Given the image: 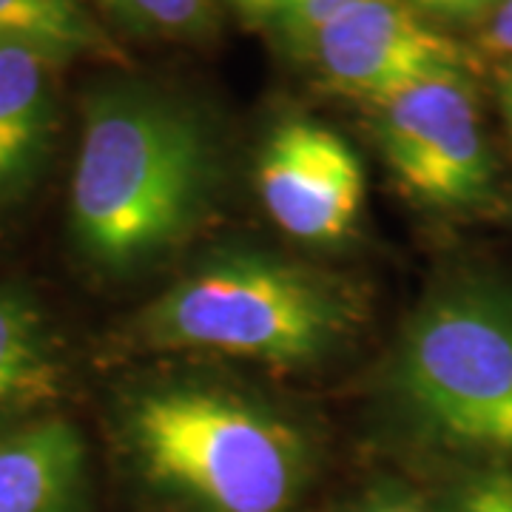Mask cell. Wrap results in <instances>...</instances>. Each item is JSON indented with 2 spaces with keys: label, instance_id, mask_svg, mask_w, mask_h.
Listing matches in <instances>:
<instances>
[{
  "label": "cell",
  "instance_id": "1",
  "mask_svg": "<svg viewBox=\"0 0 512 512\" xmlns=\"http://www.w3.org/2000/svg\"><path fill=\"white\" fill-rule=\"evenodd\" d=\"M217 180V151L197 111L140 83L86 100L72 174V231L94 265L128 271L180 245Z\"/></svg>",
  "mask_w": 512,
  "mask_h": 512
},
{
  "label": "cell",
  "instance_id": "2",
  "mask_svg": "<svg viewBox=\"0 0 512 512\" xmlns=\"http://www.w3.org/2000/svg\"><path fill=\"white\" fill-rule=\"evenodd\" d=\"M128 430L148 478L205 512H288L308 473L305 444L288 421L222 390L146 393Z\"/></svg>",
  "mask_w": 512,
  "mask_h": 512
},
{
  "label": "cell",
  "instance_id": "3",
  "mask_svg": "<svg viewBox=\"0 0 512 512\" xmlns=\"http://www.w3.org/2000/svg\"><path fill=\"white\" fill-rule=\"evenodd\" d=\"M348 328L345 299L311 271L268 256H220L174 282L140 319L154 348L271 365L328 353Z\"/></svg>",
  "mask_w": 512,
  "mask_h": 512
},
{
  "label": "cell",
  "instance_id": "4",
  "mask_svg": "<svg viewBox=\"0 0 512 512\" xmlns=\"http://www.w3.org/2000/svg\"><path fill=\"white\" fill-rule=\"evenodd\" d=\"M404 396L456 444L512 453V316L481 291L427 302L402 348Z\"/></svg>",
  "mask_w": 512,
  "mask_h": 512
},
{
  "label": "cell",
  "instance_id": "5",
  "mask_svg": "<svg viewBox=\"0 0 512 512\" xmlns=\"http://www.w3.org/2000/svg\"><path fill=\"white\" fill-rule=\"evenodd\" d=\"M379 140L390 171L419 200L464 205L490 188V151L467 72L421 80L379 103Z\"/></svg>",
  "mask_w": 512,
  "mask_h": 512
},
{
  "label": "cell",
  "instance_id": "6",
  "mask_svg": "<svg viewBox=\"0 0 512 512\" xmlns=\"http://www.w3.org/2000/svg\"><path fill=\"white\" fill-rule=\"evenodd\" d=\"M308 49L330 89L376 106L421 80L467 72V52L410 0H350Z\"/></svg>",
  "mask_w": 512,
  "mask_h": 512
},
{
  "label": "cell",
  "instance_id": "7",
  "mask_svg": "<svg viewBox=\"0 0 512 512\" xmlns=\"http://www.w3.org/2000/svg\"><path fill=\"white\" fill-rule=\"evenodd\" d=\"M256 188L268 217L288 237L339 242L362 211L365 171L336 131L288 120L262 148Z\"/></svg>",
  "mask_w": 512,
  "mask_h": 512
},
{
  "label": "cell",
  "instance_id": "8",
  "mask_svg": "<svg viewBox=\"0 0 512 512\" xmlns=\"http://www.w3.org/2000/svg\"><path fill=\"white\" fill-rule=\"evenodd\" d=\"M86 444L63 419L26 424L0 439V512H77Z\"/></svg>",
  "mask_w": 512,
  "mask_h": 512
},
{
  "label": "cell",
  "instance_id": "9",
  "mask_svg": "<svg viewBox=\"0 0 512 512\" xmlns=\"http://www.w3.org/2000/svg\"><path fill=\"white\" fill-rule=\"evenodd\" d=\"M55 60L0 43V197L18 188L43 154L52 123Z\"/></svg>",
  "mask_w": 512,
  "mask_h": 512
},
{
  "label": "cell",
  "instance_id": "10",
  "mask_svg": "<svg viewBox=\"0 0 512 512\" xmlns=\"http://www.w3.org/2000/svg\"><path fill=\"white\" fill-rule=\"evenodd\" d=\"M60 362L46 316L12 288H0V413L57 393Z\"/></svg>",
  "mask_w": 512,
  "mask_h": 512
},
{
  "label": "cell",
  "instance_id": "11",
  "mask_svg": "<svg viewBox=\"0 0 512 512\" xmlns=\"http://www.w3.org/2000/svg\"><path fill=\"white\" fill-rule=\"evenodd\" d=\"M0 43L35 49L55 63L109 52V40L80 0H0Z\"/></svg>",
  "mask_w": 512,
  "mask_h": 512
},
{
  "label": "cell",
  "instance_id": "12",
  "mask_svg": "<svg viewBox=\"0 0 512 512\" xmlns=\"http://www.w3.org/2000/svg\"><path fill=\"white\" fill-rule=\"evenodd\" d=\"M111 12L131 29L151 37L188 40L202 37L214 26L211 0H106Z\"/></svg>",
  "mask_w": 512,
  "mask_h": 512
},
{
  "label": "cell",
  "instance_id": "13",
  "mask_svg": "<svg viewBox=\"0 0 512 512\" xmlns=\"http://www.w3.org/2000/svg\"><path fill=\"white\" fill-rule=\"evenodd\" d=\"M348 3L350 0H276L274 18L293 46H311L319 29Z\"/></svg>",
  "mask_w": 512,
  "mask_h": 512
},
{
  "label": "cell",
  "instance_id": "14",
  "mask_svg": "<svg viewBox=\"0 0 512 512\" xmlns=\"http://www.w3.org/2000/svg\"><path fill=\"white\" fill-rule=\"evenodd\" d=\"M458 512H512L510 473H481L458 493Z\"/></svg>",
  "mask_w": 512,
  "mask_h": 512
},
{
  "label": "cell",
  "instance_id": "15",
  "mask_svg": "<svg viewBox=\"0 0 512 512\" xmlns=\"http://www.w3.org/2000/svg\"><path fill=\"white\" fill-rule=\"evenodd\" d=\"M419 12H430L439 18H456L470 20L481 15H493V9L501 0H410Z\"/></svg>",
  "mask_w": 512,
  "mask_h": 512
},
{
  "label": "cell",
  "instance_id": "16",
  "mask_svg": "<svg viewBox=\"0 0 512 512\" xmlns=\"http://www.w3.org/2000/svg\"><path fill=\"white\" fill-rule=\"evenodd\" d=\"M484 49L512 60V0H501L493 9V15L487 18Z\"/></svg>",
  "mask_w": 512,
  "mask_h": 512
},
{
  "label": "cell",
  "instance_id": "17",
  "mask_svg": "<svg viewBox=\"0 0 512 512\" xmlns=\"http://www.w3.org/2000/svg\"><path fill=\"white\" fill-rule=\"evenodd\" d=\"M356 512H427L421 504H416L413 498L407 495H393V493H382L376 498L365 501L362 507Z\"/></svg>",
  "mask_w": 512,
  "mask_h": 512
},
{
  "label": "cell",
  "instance_id": "18",
  "mask_svg": "<svg viewBox=\"0 0 512 512\" xmlns=\"http://www.w3.org/2000/svg\"><path fill=\"white\" fill-rule=\"evenodd\" d=\"M501 111H504V123H507V131H510L512 140V60L504 77H501Z\"/></svg>",
  "mask_w": 512,
  "mask_h": 512
},
{
  "label": "cell",
  "instance_id": "19",
  "mask_svg": "<svg viewBox=\"0 0 512 512\" xmlns=\"http://www.w3.org/2000/svg\"><path fill=\"white\" fill-rule=\"evenodd\" d=\"M239 9L245 15H254V18H262V15H274L276 0H234Z\"/></svg>",
  "mask_w": 512,
  "mask_h": 512
}]
</instances>
